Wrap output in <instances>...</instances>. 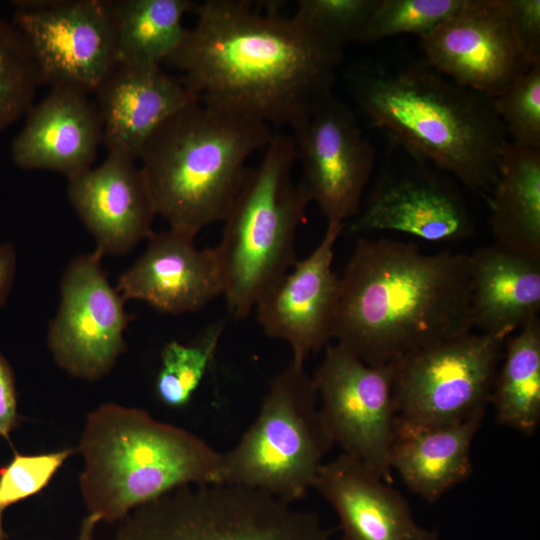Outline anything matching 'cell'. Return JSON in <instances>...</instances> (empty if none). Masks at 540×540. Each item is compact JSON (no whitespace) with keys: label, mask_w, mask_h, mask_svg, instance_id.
Listing matches in <instances>:
<instances>
[{"label":"cell","mask_w":540,"mask_h":540,"mask_svg":"<svg viewBox=\"0 0 540 540\" xmlns=\"http://www.w3.org/2000/svg\"><path fill=\"white\" fill-rule=\"evenodd\" d=\"M472 328L470 254L358 239L340 276L337 344L378 366Z\"/></svg>","instance_id":"7a4b0ae2"},{"label":"cell","mask_w":540,"mask_h":540,"mask_svg":"<svg viewBox=\"0 0 540 540\" xmlns=\"http://www.w3.org/2000/svg\"><path fill=\"white\" fill-rule=\"evenodd\" d=\"M194 239L170 228L154 232L142 255L120 274L116 290L125 301L162 313L199 311L222 294V282L215 248L198 249Z\"/></svg>","instance_id":"ac0fdd59"},{"label":"cell","mask_w":540,"mask_h":540,"mask_svg":"<svg viewBox=\"0 0 540 540\" xmlns=\"http://www.w3.org/2000/svg\"><path fill=\"white\" fill-rule=\"evenodd\" d=\"M466 0H379L361 42L374 43L401 34L420 38L458 12Z\"/></svg>","instance_id":"f1b7e54d"},{"label":"cell","mask_w":540,"mask_h":540,"mask_svg":"<svg viewBox=\"0 0 540 540\" xmlns=\"http://www.w3.org/2000/svg\"><path fill=\"white\" fill-rule=\"evenodd\" d=\"M420 46L437 73L489 99L537 64L521 48L504 0H466L458 12L421 37Z\"/></svg>","instance_id":"5bb4252c"},{"label":"cell","mask_w":540,"mask_h":540,"mask_svg":"<svg viewBox=\"0 0 540 540\" xmlns=\"http://www.w3.org/2000/svg\"><path fill=\"white\" fill-rule=\"evenodd\" d=\"M100 522L96 515L87 513L81 522L75 540H94L95 531Z\"/></svg>","instance_id":"d590c367"},{"label":"cell","mask_w":540,"mask_h":540,"mask_svg":"<svg viewBox=\"0 0 540 540\" xmlns=\"http://www.w3.org/2000/svg\"><path fill=\"white\" fill-rule=\"evenodd\" d=\"M101 142L96 101L80 91L55 87L31 107L10 151L21 169L50 170L69 178L92 167Z\"/></svg>","instance_id":"ffe728a7"},{"label":"cell","mask_w":540,"mask_h":540,"mask_svg":"<svg viewBox=\"0 0 540 540\" xmlns=\"http://www.w3.org/2000/svg\"><path fill=\"white\" fill-rule=\"evenodd\" d=\"M75 452V448L40 454L15 452L7 464L0 466V540L6 538L3 528L5 511L46 488Z\"/></svg>","instance_id":"f546056e"},{"label":"cell","mask_w":540,"mask_h":540,"mask_svg":"<svg viewBox=\"0 0 540 540\" xmlns=\"http://www.w3.org/2000/svg\"><path fill=\"white\" fill-rule=\"evenodd\" d=\"M488 202L495 243L540 256V148L506 143Z\"/></svg>","instance_id":"cb8c5ba5"},{"label":"cell","mask_w":540,"mask_h":540,"mask_svg":"<svg viewBox=\"0 0 540 540\" xmlns=\"http://www.w3.org/2000/svg\"><path fill=\"white\" fill-rule=\"evenodd\" d=\"M304 365L291 361L269 384L258 416L221 453L218 484L258 489L293 503L313 487L334 442Z\"/></svg>","instance_id":"52a82bcc"},{"label":"cell","mask_w":540,"mask_h":540,"mask_svg":"<svg viewBox=\"0 0 540 540\" xmlns=\"http://www.w3.org/2000/svg\"><path fill=\"white\" fill-rule=\"evenodd\" d=\"M194 13L167 62L201 103L292 130L333 94L343 47L295 15L240 0H207Z\"/></svg>","instance_id":"6da1fadb"},{"label":"cell","mask_w":540,"mask_h":540,"mask_svg":"<svg viewBox=\"0 0 540 540\" xmlns=\"http://www.w3.org/2000/svg\"><path fill=\"white\" fill-rule=\"evenodd\" d=\"M40 84L95 94L117 64L111 1H12Z\"/></svg>","instance_id":"30bf717a"},{"label":"cell","mask_w":540,"mask_h":540,"mask_svg":"<svg viewBox=\"0 0 540 540\" xmlns=\"http://www.w3.org/2000/svg\"><path fill=\"white\" fill-rule=\"evenodd\" d=\"M225 322L205 328L189 343L167 342L155 380L157 398L169 408L185 407L212 366Z\"/></svg>","instance_id":"4316f807"},{"label":"cell","mask_w":540,"mask_h":540,"mask_svg":"<svg viewBox=\"0 0 540 540\" xmlns=\"http://www.w3.org/2000/svg\"><path fill=\"white\" fill-rule=\"evenodd\" d=\"M190 0L111 1L117 64L160 65L181 44L187 28L183 17L195 12Z\"/></svg>","instance_id":"d4e9b609"},{"label":"cell","mask_w":540,"mask_h":540,"mask_svg":"<svg viewBox=\"0 0 540 540\" xmlns=\"http://www.w3.org/2000/svg\"><path fill=\"white\" fill-rule=\"evenodd\" d=\"M38 85L22 35L12 23L0 19V133L29 112Z\"/></svg>","instance_id":"83f0119b"},{"label":"cell","mask_w":540,"mask_h":540,"mask_svg":"<svg viewBox=\"0 0 540 540\" xmlns=\"http://www.w3.org/2000/svg\"><path fill=\"white\" fill-rule=\"evenodd\" d=\"M470 261L473 327L515 333L538 319L540 256L494 243L470 254Z\"/></svg>","instance_id":"603a6c76"},{"label":"cell","mask_w":540,"mask_h":540,"mask_svg":"<svg viewBox=\"0 0 540 540\" xmlns=\"http://www.w3.org/2000/svg\"><path fill=\"white\" fill-rule=\"evenodd\" d=\"M353 91L371 124L415 162L489 195L509 141L489 98L413 64L363 68Z\"/></svg>","instance_id":"3957f363"},{"label":"cell","mask_w":540,"mask_h":540,"mask_svg":"<svg viewBox=\"0 0 540 540\" xmlns=\"http://www.w3.org/2000/svg\"><path fill=\"white\" fill-rule=\"evenodd\" d=\"M19 419L13 369L0 353V438L8 440Z\"/></svg>","instance_id":"836d02e7"},{"label":"cell","mask_w":540,"mask_h":540,"mask_svg":"<svg viewBox=\"0 0 540 540\" xmlns=\"http://www.w3.org/2000/svg\"><path fill=\"white\" fill-rule=\"evenodd\" d=\"M313 487L332 505L340 540H439L418 525L406 499L357 458L346 453L323 463Z\"/></svg>","instance_id":"44dd1931"},{"label":"cell","mask_w":540,"mask_h":540,"mask_svg":"<svg viewBox=\"0 0 540 540\" xmlns=\"http://www.w3.org/2000/svg\"><path fill=\"white\" fill-rule=\"evenodd\" d=\"M275 132L262 122L193 102L164 122L139 157L156 215L190 236L223 222L248 159Z\"/></svg>","instance_id":"5b68a950"},{"label":"cell","mask_w":540,"mask_h":540,"mask_svg":"<svg viewBox=\"0 0 540 540\" xmlns=\"http://www.w3.org/2000/svg\"><path fill=\"white\" fill-rule=\"evenodd\" d=\"M312 376L334 443L392 484L389 463L396 410L391 363L372 366L331 342Z\"/></svg>","instance_id":"7c38bea8"},{"label":"cell","mask_w":540,"mask_h":540,"mask_svg":"<svg viewBox=\"0 0 540 540\" xmlns=\"http://www.w3.org/2000/svg\"><path fill=\"white\" fill-rule=\"evenodd\" d=\"M2 540H5V539H2ZM41 540H52V539H41Z\"/></svg>","instance_id":"8d00e7d4"},{"label":"cell","mask_w":540,"mask_h":540,"mask_svg":"<svg viewBox=\"0 0 540 540\" xmlns=\"http://www.w3.org/2000/svg\"><path fill=\"white\" fill-rule=\"evenodd\" d=\"M77 452L83 459V502L101 522L122 521L176 489L219 482L220 452L137 407L107 402L95 408L86 417Z\"/></svg>","instance_id":"277c9868"},{"label":"cell","mask_w":540,"mask_h":540,"mask_svg":"<svg viewBox=\"0 0 540 540\" xmlns=\"http://www.w3.org/2000/svg\"><path fill=\"white\" fill-rule=\"evenodd\" d=\"M113 540H331L316 513L238 485H190L133 510Z\"/></svg>","instance_id":"ba28073f"},{"label":"cell","mask_w":540,"mask_h":540,"mask_svg":"<svg viewBox=\"0 0 540 540\" xmlns=\"http://www.w3.org/2000/svg\"><path fill=\"white\" fill-rule=\"evenodd\" d=\"M418 166L383 174L351 220L349 231H397L429 242L467 238L474 226L462 195L425 165Z\"/></svg>","instance_id":"2e32d148"},{"label":"cell","mask_w":540,"mask_h":540,"mask_svg":"<svg viewBox=\"0 0 540 540\" xmlns=\"http://www.w3.org/2000/svg\"><path fill=\"white\" fill-rule=\"evenodd\" d=\"M102 255L70 261L60 282V303L47 334L56 365L74 378L95 382L108 375L126 351L132 316L102 267Z\"/></svg>","instance_id":"8fae6325"},{"label":"cell","mask_w":540,"mask_h":540,"mask_svg":"<svg viewBox=\"0 0 540 540\" xmlns=\"http://www.w3.org/2000/svg\"><path fill=\"white\" fill-rule=\"evenodd\" d=\"M345 224H327L325 235L305 259L283 275L259 300L257 321L271 338L286 341L292 361L303 364L333 339L340 276L333 270L334 247Z\"/></svg>","instance_id":"9a60e30c"},{"label":"cell","mask_w":540,"mask_h":540,"mask_svg":"<svg viewBox=\"0 0 540 540\" xmlns=\"http://www.w3.org/2000/svg\"><path fill=\"white\" fill-rule=\"evenodd\" d=\"M299 184L327 224H344L360 211L372 174L374 146L362 134L350 107L334 94L326 97L292 129Z\"/></svg>","instance_id":"4fadbf2b"},{"label":"cell","mask_w":540,"mask_h":540,"mask_svg":"<svg viewBox=\"0 0 540 540\" xmlns=\"http://www.w3.org/2000/svg\"><path fill=\"white\" fill-rule=\"evenodd\" d=\"M67 179L68 199L102 256L127 254L154 233L156 212L137 161L108 153Z\"/></svg>","instance_id":"e0dca14e"},{"label":"cell","mask_w":540,"mask_h":540,"mask_svg":"<svg viewBox=\"0 0 540 540\" xmlns=\"http://www.w3.org/2000/svg\"><path fill=\"white\" fill-rule=\"evenodd\" d=\"M490 100L512 143L540 148V63Z\"/></svg>","instance_id":"4dcf8cb0"},{"label":"cell","mask_w":540,"mask_h":540,"mask_svg":"<svg viewBox=\"0 0 540 540\" xmlns=\"http://www.w3.org/2000/svg\"><path fill=\"white\" fill-rule=\"evenodd\" d=\"M95 95L108 153L135 161L164 122L198 101L182 79L166 73L160 65L118 63Z\"/></svg>","instance_id":"d6986e66"},{"label":"cell","mask_w":540,"mask_h":540,"mask_svg":"<svg viewBox=\"0 0 540 540\" xmlns=\"http://www.w3.org/2000/svg\"><path fill=\"white\" fill-rule=\"evenodd\" d=\"M379 0H300L295 16L321 36L344 47L361 42Z\"/></svg>","instance_id":"1f68e13d"},{"label":"cell","mask_w":540,"mask_h":540,"mask_svg":"<svg viewBox=\"0 0 540 540\" xmlns=\"http://www.w3.org/2000/svg\"><path fill=\"white\" fill-rule=\"evenodd\" d=\"M484 415L441 425L396 419L389 452L392 472L420 498L436 503L472 473L471 444Z\"/></svg>","instance_id":"7402d4cb"},{"label":"cell","mask_w":540,"mask_h":540,"mask_svg":"<svg viewBox=\"0 0 540 540\" xmlns=\"http://www.w3.org/2000/svg\"><path fill=\"white\" fill-rule=\"evenodd\" d=\"M16 269V252L12 244L0 245V306L11 289Z\"/></svg>","instance_id":"e575fe53"},{"label":"cell","mask_w":540,"mask_h":540,"mask_svg":"<svg viewBox=\"0 0 540 540\" xmlns=\"http://www.w3.org/2000/svg\"><path fill=\"white\" fill-rule=\"evenodd\" d=\"M515 36L533 63L540 62V1L504 0Z\"/></svg>","instance_id":"d6a6232c"},{"label":"cell","mask_w":540,"mask_h":540,"mask_svg":"<svg viewBox=\"0 0 540 540\" xmlns=\"http://www.w3.org/2000/svg\"><path fill=\"white\" fill-rule=\"evenodd\" d=\"M512 334L470 332L391 362L396 419L441 425L485 414Z\"/></svg>","instance_id":"9c48e42d"},{"label":"cell","mask_w":540,"mask_h":540,"mask_svg":"<svg viewBox=\"0 0 540 540\" xmlns=\"http://www.w3.org/2000/svg\"><path fill=\"white\" fill-rule=\"evenodd\" d=\"M491 389L497 421L525 435L540 424V322L536 319L506 340Z\"/></svg>","instance_id":"484cf974"},{"label":"cell","mask_w":540,"mask_h":540,"mask_svg":"<svg viewBox=\"0 0 540 540\" xmlns=\"http://www.w3.org/2000/svg\"><path fill=\"white\" fill-rule=\"evenodd\" d=\"M291 135L275 132L260 161L248 167L214 247L229 313L247 318L263 295L297 262L296 232L311 203L292 178Z\"/></svg>","instance_id":"8992f818"}]
</instances>
